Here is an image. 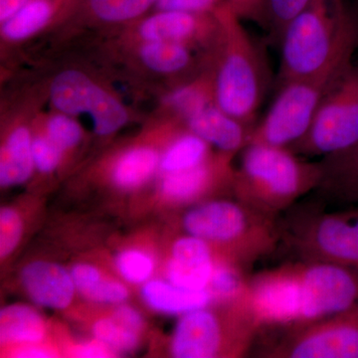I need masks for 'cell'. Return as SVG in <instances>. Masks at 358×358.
Wrapping results in <instances>:
<instances>
[{
    "label": "cell",
    "instance_id": "cell-39",
    "mask_svg": "<svg viewBox=\"0 0 358 358\" xmlns=\"http://www.w3.org/2000/svg\"><path fill=\"white\" fill-rule=\"evenodd\" d=\"M40 343H30V345H20L11 357L20 358H50L57 357V352L51 350L48 346H43Z\"/></svg>",
    "mask_w": 358,
    "mask_h": 358
},
{
    "label": "cell",
    "instance_id": "cell-37",
    "mask_svg": "<svg viewBox=\"0 0 358 358\" xmlns=\"http://www.w3.org/2000/svg\"><path fill=\"white\" fill-rule=\"evenodd\" d=\"M227 2L242 20L261 23L265 0H227Z\"/></svg>",
    "mask_w": 358,
    "mask_h": 358
},
{
    "label": "cell",
    "instance_id": "cell-33",
    "mask_svg": "<svg viewBox=\"0 0 358 358\" xmlns=\"http://www.w3.org/2000/svg\"><path fill=\"white\" fill-rule=\"evenodd\" d=\"M22 219L11 207H3L0 211V257L6 258L20 244L22 235Z\"/></svg>",
    "mask_w": 358,
    "mask_h": 358
},
{
    "label": "cell",
    "instance_id": "cell-14",
    "mask_svg": "<svg viewBox=\"0 0 358 358\" xmlns=\"http://www.w3.org/2000/svg\"><path fill=\"white\" fill-rule=\"evenodd\" d=\"M322 176L315 190L324 203L358 204V141L320 162Z\"/></svg>",
    "mask_w": 358,
    "mask_h": 358
},
{
    "label": "cell",
    "instance_id": "cell-15",
    "mask_svg": "<svg viewBox=\"0 0 358 358\" xmlns=\"http://www.w3.org/2000/svg\"><path fill=\"white\" fill-rule=\"evenodd\" d=\"M185 128L221 152H235L249 143L253 127L228 115L215 103L207 106L185 122Z\"/></svg>",
    "mask_w": 358,
    "mask_h": 358
},
{
    "label": "cell",
    "instance_id": "cell-31",
    "mask_svg": "<svg viewBox=\"0 0 358 358\" xmlns=\"http://www.w3.org/2000/svg\"><path fill=\"white\" fill-rule=\"evenodd\" d=\"M115 268L127 282L141 285L150 281L155 272V263L148 252L127 249L117 254Z\"/></svg>",
    "mask_w": 358,
    "mask_h": 358
},
{
    "label": "cell",
    "instance_id": "cell-5",
    "mask_svg": "<svg viewBox=\"0 0 358 358\" xmlns=\"http://www.w3.org/2000/svg\"><path fill=\"white\" fill-rule=\"evenodd\" d=\"M183 313L171 336L176 358L245 357L262 329L246 292L234 300L217 301Z\"/></svg>",
    "mask_w": 358,
    "mask_h": 358
},
{
    "label": "cell",
    "instance_id": "cell-7",
    "mask_svg": "<svg viewBox=\"0 0 358 358\" xmlns=\"http://www.w3.org/2000/svg\"><path fill=\"white\" fill-rule=\"evenodd\" d=\"M350 66L281 85L268 114L252 129L248 145L289 148L301 141L312 126L324 96Z\"/></svg>",
    "mask_w": 358,
    "mask_h": 358
},
{
    "label": "cell",
    "instance_id": "cell-16",
    "mask_svg": "<svg viewBox=\"0 0 358 358\" xmlns=\"http://www.w3.org/2000/svg\"><path fill=\"white\" fill-rule=\"evenodd\" d=\"M81 0H29L10 20L1 23V35L6 41L31 38L60 20Z\"/></svg>",
    "mask_w": 358,
    "mask_h": 358
},
{
    "label": "cell",
    "instance_id": "cell-8",
    "mask_svg": "<svg viewBox=\"0 0 358 358\" xmlns=\"http://www.w3.org/2000/svg\"><path fill=\"white\" fill-rule=\"evenodd\" d=\"M358 141V64H352L324 96L306 136L289 147L294 154L327 155Z\"/></svg>",
    "mask_w": 358,
    "mask_h": 358
},
{
    "label": "cell",
    "instance_id": "cell-38",
    "mask_svg": "<svg viewBox=\"0 0 358 358\" xmlns=\"http://www.w3.org/2000/svg\"><path fill=\"white\" fill-rule=\"evenodd\" d=\"M71 355L74 357L103 358L113 357L115 352L107 345L94 338L93 341L75 345L71 350Z\"/></svg>",
    "mask_w": 358,
    "mask_h": 358
},
{
    "label": "cell",
    "instance_id": "cell-12",
    "mask_svg": "<svg viewBox=\"0 0 358 358\" xmlns=\"http://www.w3.org/2000/svg\"><path fill=\"white\" fill-rule=\"evenodd\" d=\"M215 258L204 240L192 235L179 237L173 242L166 272L167 281L192 291L208 288Z\"/></svg>",
    "mask_w": 358,
    "mask_h": 358
},
{
    "label": "cell",
    "instance_id": "cell-22",
    "mask_svg": "<svg viewBox=\"0 0 358 358\" xmlns=\"http://www.w3.org/2000/svg\"><path fill=\"white\" fill-rule=\"evenodd\" d=\"M210 145L185 128L167 143L160 157L162 176L199 166L210 157Z\"/></svg>",
    "mask_w": 358,
    "mask_h": 358
},
{
    "label": "cell",
    "instance_id": "cell-19",
    "mask_svg": "<svg viewBox=\"0 0 358 358\" xmlns=\"http://www.w3.org/2000/svg\"><path fill=\"white\" fill-rule=\"evenodd\" d=\"M141 296L148 307L166 315H181L213 303L208 289L192 291L176 286L167 280H150L145 282Z\"/></svg>",
    "mask_w": 358,
    "mask_h": 358
},
{
    "label": "cell",
    "instance_id": "cell-6",
    "mask_svg": "<svg viewBox=\"0 0 358 358\" xmlns=\"http://www.w3.org/2000/svg\"><path fill=\"white\" fill-rule=\"evenodd\" d=\"M294 205L280 220L282 243L298 260L358 270V204L327 211L324 203Z\"/></svg>",
    "mask_w": 358,
    "mask_h": 358
},
{
    "label": "cell",
    "instance_id": "cell-11",
    "mask_svg": "<svg viewBox=\"0 0 358 358\" xmlns=\"http://www.w3.org/2000/svg\"><path fill=\"white\" fill-rule=\"evenodd\" d=\"M217 31L215 13H190L155 10L148 17L136 21L131 41H173L209 48Z\"/></svg>",
    "mask_w": 358,
    "mask_h": 358
},
{
    "label": "cell",
    "instance_id": "cell-2",
    "mask_svg": "<svg viewBox=\"0 0 358 358\" xmlns=\"http://www.w3.org/2000/svg\"><path fill=\"white\" fill-rule=\"evenodd\" d=\"M215 38L209 47L214 103L252 127L268 84L267 67L260 49L227 1L214 11Z\"/></svg>",
    "mask_w": 358,
    "mask_h": 358
},
{
    "label": "cell",
    "instance_id": "cell-41",
    "mask_svg": "<svg viewBox=\"0 0 358 358\" xmlns=\"http://www.w3.org/2000/svg\"><path fill=\"white\" fill-rule=\"evenodd\" d=\"M357 2H358V0H357ZM357 14H358V10H357Z\"/></svg>",
    "mask_w": 358,
    "mask_h": 358
},
{
    "label": "cell",
    "instance_id": "cell-28",
    "mask_svg": "<svg viewBox=\"0 0 358 358\" xmlns=\"http://www.w3.org/2000/svg\"><path fill=\"white\" fill-rule=\"evenodd\" d=\"M248 280L242 268L215 262L207 289L210 292L213 301L234 300L246 292Z\"/></svg>",
    "mask_w": 358,
    "mask_h": 358
},
{
    "label": "cell",
    "instance_id": "cell-13",
    "mask_svg": "<svg viewBox=\"0 0 358 358\" xmlns=\"http://www.w3.org/2000/svg\"><path fill=\"white\" fill-rule=\"evenodd\" d=\"M26 294L41 307L63 310L69 307L77 291L71 272L59 264L34 261L21 271Z\"/></svg>",
    "mask_w": 358,
    "mask_h": 358
},
{
    "label": "cell",
    "instance_id": "cell-20",
    "mask_svg": "<svg viewBox=\"0 0 358 358\" xmlns=\"http://www.w3.org/2000/svg\"><path fill=\"white\" fill-rule=\"evenodd\" d=\"M162 154L152 145H134L117 157L110 180L119 189L131 192L147 183L159 169Z\"/></svg>",
    "mask_w": 358,
    "mask_h": 358
},
{
    "label": "cell",
    "instance_id": "cell-34",
    "mask_svg": "<svg viewBox=\"0 0 358 358\" xmlns=\"http://www.w3.org/2000/svg\"><path fill=\"white\" fill-rule=\"evenodd\" d=\"M82 296L95 303L121 305L128 299L129 291L121 282L103 277Z\"/></svg>",
    "mask_w": 358,
    "mask_h": 358
},
{
    "label": "cell",
    "instance_id": "cell-9",
    "mask_svg": "<svg viewBox=\"0 0 358 358\" xmlns=\"http://www.w3.org/2000/svg\"><path fill=\"white\" fill-rule=\"evenodd\" d=\"M264 352L271 358H358V303L303 326L288 327Z\"/></svg>",
    "mask_w": 358,
    "mask_h": 358
},
{
    "label": "cell",
    "instance_id": "cell-10",
    "mask_svg": "<svg viewBox=\"0 0 358 358\" xmlns=\"http://www.w3.org/2000/svg\"><path fill=\"white\" fill-rule=\"evenodd\" d=\"M235 155V152L219 150L199 166L164 174L159 183L160 196L166 203L181 206L215 199L217 197L213 195L225 192L233 194Z\"/></svg>",
    "mask_w": 358,
    "mask_h": 358
},
{
    "label": "cell",
    "instance_id": "cell-21",
    "mask_svg": "<svg viewBox=\"0 0 358 358\" xmlns=\"http://www.w3.org/2000/svg\"><path fill=\"white\" fill-rule=\"evenodd\" d=\"M46 324L35 308L11 305L0 312V341L2 345H24L40 343L46 336Z\"/></svg>",
    "mask_w": 358,
    "mask_h": 358
},
{
    "label": "cell",
    "instance_id": "cell-32",
    "mask_svg": "<svg viewBox=\"0 0 358 358\" xmlns=\"http://www.w3.org/2000/svg\"><path fill=\"white\" fill-rule=\"evenodd\" d=\"M32 152L35 169L43 174L55 171L64 157V152L44 134L43 131L33 134Z\"/></svg>",
    "mask_w": 358,
    "mask_h": 358
},
{
    "label": "cell",
    "instance_id": "cell-25",
    "mask_svg": "<svg viewBox=\"0 0 358 358\" xmlns=\"http://www.w3.org/2000/svg\"><path fill=\"white\" fill-rule=\"evenodd\" d=\"M90 14L109 24L138 21L155 7L157 0H85Z\"/></svg>",
    "mask_w": 358,
    "mask_h": 358
},
{
    "label": "cell",
    "instance_id": "cell-18",
    "mask_svg": "<svg viewBox=\"0 0 358 358\" xmlns=\"http://www.w3.org/2000/svg\"><path fill=\"white\" fill-rule=\"evenodd\" d=\"M100 85L82 71H62L50 86L52 105L57 112L69 115L89 114Z\"/></svg>",
    "mask_w": 358,
    "mask_h": 358
},
{
    "label": "cell",
    "instance_id": "cell-29",
    "mask_svg": "<svg viewBox=\"0 0 358 358\" xmlns=\"http://www.w3.org/2000/svg\"><path fill=\"white\" fill-rule=\"evenodd\" d=\"M310 0H265L260 24L268 30L275 44L281 43L282 34L289 21L301 13Z\"/></svg>",
    "mask_w": 358,
    "mask_h": 358
},
{
    "label": "cell",
    "instance_id": "cell-30",
    "mask_svg": "<svg viewBox=\"0 0 358 358\" xmlns=\"http://www.w3.org/2000/svg\"><path fill=\"white\" fill-rule=\"evenodd\" d=\"M42 131L63 152H69L83 140V129L73 115L56 113L47 117Z\"/></svg>",
    "mask_w": 358,
    "mask_h": 358
},
{
    "label": "cell",
    "instance_id": "cell-4",
    "mask_svg": "<svg viewBox=\"0 0 358 358\" xmlns=\"http://www.w3.org/2000/svg\"><path fill=\"white\" fill-rule=\"evenodd\" d=\"M241 152L233 195L271 217L279 218L322 181L320 162L301 159L288 148L250 143Z\"/></svg>",
    "mask_w": 358,
    "mask_h": 358
},
{
    "label": "cell",
    "instance_id": "cell-26",
    "mask_svg": "<svg viewBox=\"0 0 358 358\" xmlns=\"http://www.w3.org/2000/svg\"><path fill=\"white\" fill-rule=\"evenodd\" d=\"M94 131L100 136H109L122 129L129 120L128 110L119 99L102 86L96 92L89 114Z\"/></svg>",
    "mask_w": 358,
    "mask_h": 358
},
{
    "label": "cell",
    "instance_id": "cell-1",
    "mask_svg": "<svg viewBox=\"0 0 358 358\" xmlns=\"http://www.w3.org/2000/svg\"><path fill=\"white\" fill-rule=\"evenodd\" d=\"M280 86L348 67L358 46V14L346 0H310L282 34Z\"/></svg>",
    "mask_w": 358,
    "mask_h": 358
},
{
    "label": "cell",
    "instance_id": "cell-3",
    "mask_svg": "<svg viewBox=\"0 0 358 358\" xmlns=\"http://www.w3.org/2000/svg\"><path fill=\"white\" fill-rule=\"evenodd\" d=\"M186 234L209 244L215 262L230 264L246 271L282 243L279 218L271 217L239 200H207L183 215Z\"/></svg>",
    "mask_w": 358,
    "mask_h": 358
},
{
    "label": "cell",
    "instance_id": "cell-24",
    "mask_svg": "<svg viewBox=\"0 0 358 358\" xmlns=\"http://www.w3.org/2000/svg\"><path fill=\"white\" fill-rule=\"evenodd\" d=\"M166 103L169 114L182 122L214 103L210 72L205 71L192 81L173 90L166 96Z\"/></svg>",
    "mask_w": 358,
    "mask_h": 358
},
{
    "label": "cell",
    "instance_id": "cell-17",
    "mask_svg": "<svg viewBox=\"0 0 358 358\" xmlns=\"http://www.w3.org/2000/svg\"><path fill=\"white\" fill-rule=\"evenodd\" d=\"M33 134L25 124L14 126L7 134L0 154V185H22L35 169L32 152Z\"/></svg>",
    "mask_w": 358,
    "mask_h": 358
},
{
    "label": "cell",
    "instance_id": "cell-23",
    "mask_svg": "<svg viewBox=\"0 0 358 358\" xmlns=\"http://www.w3.org/2000/svg\"><path fill=\"white\" fill-rule=\"evenodd\" d=\"M138 46L141 62L157 74H179L192 65V47L188 45L173 41H148L138 43Z\"/></svg>",
    "mask_w": 358,
    "mask_h": 358
},
{
    "label": "cell",
    "instance_id": "cell-36",
    "mask_svg": "<svg viewBox=\"0 0 358 358\" xmlns=\"http://www.w3.org/2000/svg\"><path fill=\"white\" fill-rule=\"evenodd\" d=\"M70 272L74 280L76 289L81 294L88 291L93 285L103 277L100 268L92 264L78 263L71 268Z\"/></svg>",
    "mask_w": 358,
    "mask_h": 358
},
{
    "label": "cell",
    "instance_id": "cell-27",
    "mask_svg": "<svg viewBox=\"0 0 358 358\" xmlns=\"http://www.w3.org/2000/svg\"><path fill=\"white\" fill-rule=\"evenodd\" d=\"M94 338L113 352H129L140 343L141 331L131 329L114 315L96 320L92 327Z\"/></svg>",
    "mask_w": 358,
    "mask_h": 358
},
{
    "label": "cell",
    "instance_id": "cell-35",
    "mask_svg": "<svg viewBox=\"0 0 358 358\" xmlns=\"http://www.w3.org/2000/svg\"><path fill=\"white\" fill-rule=\"evenodd\" d=\"M227 0H157V10L182 11L190 13H212Z\"/></svg>",
    "mask_w": 358,
    "mask_h": 358
},
{
    "label": "cell",
    "instance_id": "cell-40",
    "mask_svg": "<svg viewBox=\"0 0 358 358\" xmlns=\"http://www.w3.org/2000/svg\"><path fill=\"white\" fill-rule=\"evenodd\" d=\"M28 1L29 0H0V22L3 23L13 18Z\"/></svg>",
    "mask_w": 358,
    "mask_h": 358
}]
</instances>
